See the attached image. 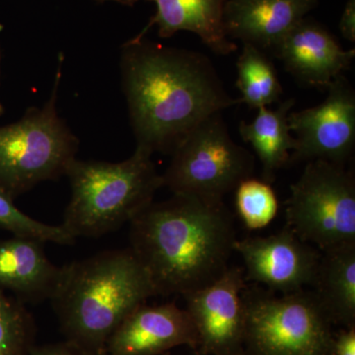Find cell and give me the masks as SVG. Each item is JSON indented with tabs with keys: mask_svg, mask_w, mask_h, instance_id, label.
<instances>
[{
	"mask_svg": "<svg viewBox=\"0 0 355 355\" xmlns=\"http://www.w3.org/2000/svg\"><path fill=\"white\" fill-rule=\"evenodd\" d=\"M121 81L137 148L170 154L198 125L239 104L203 53L144 38L121 46Z\"/></svg>",
	"mask_w": 355,
	"mask_h": 355,
	"instance_id": "1",
	"label": "cell"
},
{
	"mask_svg": "<svg viewBox=\"0 0 355 355\" xmlns=\"http://www.w3.org/2000/svg\"><path fill=\"white\" fill-rule=\"evenodd\" d=\"M130 225V249L156 295L183 296L209 286L226 272L234 252V221L223 202L173 193L151 202Z\"/></svg>",
	"mask_w": 355,
	"mask_h": 355,
	"instance_id": "2",
	"label": "cell"
},
{
	"mask_svg": "<svg viewBox=\"0 0 355 355\" xmlns=\"http://www.w3.org/2000/svg\"><path fill=\"white\" fill-rule=\"evenodd\" d=\"M155 295L148 273L128 248L62 266L51 301L67 342L101 355L121 322Z\"/></svg>",
	"mask_w": 355,
	"mask_h": 355,
	"instance_id": "3",
	"label": "cell"
},
{
	"mask_svg": "<svg viewBox=\"0 0 355 355\" xmlns=\"http://www.w3.org/2000/svg\"><path fill=\"white\" fill-rule=\"evenodd\" d=\"M65 176L71 196L62 225L76 239L100 237L130 223L163 187L153 155L139 148L118 163L76 158Z\"/></svg>",
	"mask_w": 355,
	"mask_h": 355,
	"instance_id": "4",
	"label": "cell"
},
{
	"mask_svg": "<svg viewBox=\"0 0 355 355\" xmlns=\"http://www.w3.org/2000/svg\"><path fill=\"white\" fill-rule=\"evenodd\" d=\"M62 62L43 108L34 107L17 123L0 128V191L11 200L64 176L76 159L78 139L57 111Z\"/></svg>",
	"mask_w": 355,
	"mask_h": 355,
	"instance_id": "5",
	"label": "cell"
},
{
	"mask_svg": "<svg viewBox=\"0 0 355 355\" xmlns=\"http://www.w3.org/2000/svg\"><path fill=\"white\" fill-rule=\"evenodd\" d=\"M246 352L251 355H330L331 322L313 291L275 296L243 291Z\"/></svg>",
	"mask_w": 355,
	"mask_h": 355,
	"instance_id": "6",
	"label": "cell"
},
{
	"mask_svg": "<svg viewBox=\"0 0 355 355\" xmlns=\"http://www.w3.org/2000/svg\"><path fill=\"white\" fill-rule=\"evenodd\" d=\"M286 227L322 252L355 245V179L343 165L306 163L286 202Z\"/></svg>",
	"mask_w": 355,
	"mask_h": 355,
	"instance_id": "7",
	"label": "cell"
},
{
	"mask_svg": "<svg viewBox=\"0 0 355 355\" xmlns=\"http://www.w3.org/2000/svg\"><path fill=\"white\" fill-rule=\"evenodd\" d=\"M254 159L229 135L222 113L198 125L172 154L163 187L176 195L222 202L243 180L252 177Z\"/></svg>",
	"mask_w": 355,
	"mask_h": 355,
	"instance_id": "8",
	"label": "cell"
},
{
	"mask_svg": "<svg viewBox=\"0 0 355 355\" xmlns=\"http://www.w3.org/2000/svg\"><path fill=\"white\" fill-rule=\"evenodd\" d=\"M327 91L328 96L322 104L289 113V130L296 135L289 164L322 160L345 166L354 153V88L345 76H340Z\"/></svg>",
	"mask_w": 355,
	"mask_h": 355,
	"instance_id": "9",
	"label": "cell"
},
{
	"mask_svg": "<svg viewBox=\"0 0 355 355\" xmlns=\"http://www.w3.org/2000/svg\"><path fill=\"white\" fill-rule=\"evenodd\" d=\"M244 270L229 266L209 286L183 295L198 336L200 354H246Z\"/></svg>",
	"mask_w": 355,
	"mask_h": 355,
	"instance_id": "10",
	"label": "cell"
},
{
	"mask_svg": "<svg viewBox=\"0 0 355 355\" xmlns=\"http://www.w3.org/2000/svg\"><path fill=\"white\" fill-rule=\"evenodd\" d=\"M234 252L244 261L246 282L263 284L282 294L312 286L321 259L287 227L268 237L236 239Z\"/></svg>",
	"mask_w": 355,
	"mask_h": 355,
	"instance_id": "11",
	"label": "cell"
},
{
	"mask_svg": "<svg viewBox=\"0 0 355 355\" xmlns=\"http://www.w3.org/2000/svg\"><path fill=\"white\" fill-rule=\"evenodd\" d=\"M198 349L189 313L175 302L142 304L114 330L105 345L107 355H163L174 347Z\"/></svg>",
	"mask_w": 355,
	"mask_h": 355,
	"instance_id": "12",
	"label": "cell"
},
{
	"mask_svg": "<svg viewBox=\"0 0 355 355\" xmlns=\"http://www.w3.org/2000/svg\"><path fill=\"white\" fill-rule=\"evenodd\" d=\"M273 53L296 80L322 90L343 76L355 58L354 49L343 50L324 26L306 18L282 39Z\"/></svg>",
	"mask_w": 355,
	"mask_h": 355,
	"instance_id": "13",
	"label": "cell"
},
{
	"mask_svg": "<svg viewBox=\"0 0 355 355\" xmlns=\"http://www.w3.org/2000/svg\"><path fill=\"white\" fill-rule=\"evenodd\" d=\"M319 0H226L223 25L229 39L273 51L318 6Z\"/></svg>",
	"mask_w": 355,
	"mask_h": 355,
	"instance_id": "14",
	"label": "cell"
},
{
	"mask_svg": "<svg viewBox=\"0 0 355 355\" xmlns=\"http://www.w3.org/2000/svg\"><path fill=\"white\" fill-rule=\"evenodd\" d=\"M116 2L132 6L140 0H96ZM157 7L155 15L135 38H144L150 28L156 26L161 38H170L180 31L198 35L212 53L228 55L237 51V44L226 35L223 25L226 0H146Z\"/></svg>",
	"mask_w": 355,
	"mask_h": 355,
	"instance_id": "15",
	"label": "cell"
},
{
	"mask_svg": "<svg viewBox=\"0 0 355 355\" xmlns=\"http://www.w3.org/2000/svg\"><path fill=\"white\" fill-rule=\"evenodd\" d=\"M43 245L17 236L0 241V289L12 292L23 303L51 300L62 268L46 258Z\"/></svg>",
	"mask_w": 355,
	"mask_h": 355,
	"instance_id": "16",
	"label": "cell"
},
{
	"mask_svg": "<svg viewBox=\"0 0 355 355\" xmlns=\"http://www.w3.org/2000/svg\"><path fill=\"white\" fill-rule=\"evenodd\" d=\"M331 324L345 328L355 323V245L321 254L312 284Z\"/></svg>",
	"mask_w": 355,
	"mask_h": 355,
	"instance_id": "17",
	"label": "cell"
},
{
	"mask_svg": "<svg viewBox=\"0 0 355 355\" xmlns=\"http://www.w3.org/2000/svg\"><path fill=\"white\" fill-rule=\"evenodd\" d=\"M294 104V99H288L275 110L263 107L253 121L240 123V135L253 147L261 164L263 180L270 184L275 181V173L280 168L289 165L291 154L296 146L288 127V114Z\"/></svg>",
	"mask_w": 355,
	"mask_h": 355,
	"instance_id": "18",
	"label": "cell"
},
{
	"mask_svg": "<svg viewBox=\"0 0 355 355\" xmlns=\"http://www.w3.org/2000/svg\"><path fill=\"white\" fill-rule=\"evenodd\" d=\"M237 71L236 86L242 94L240 103L259 110L279 101L282 86L277 69L265 51L244 44L238 58Z\"/></svg>",
	"mask_w": 355,
	"mask_h": 355,
	"instance_id": "19",
	"label": "cell"
},
{
	"mask_svg": "<svg viewBox=\"0 0 355 355\" xmlns=\"http://www.w3.org/2000/svg\"><path fill=\"white\" fill-rule=\"evenodd\" d=\"M35 334L24 303L0 289V355H27L35 345Z\"/></svg>",
	"mask_w": 355,
	"mask_h": 355,
	"instance_id": "20",
	"label": "cell"
},
{
	"mask_svg": "<svg viewBox=\"0 0 355 355\" xmlns=\"http://www.w3.org/2000/svg\"><path fill=\"white\" fill-rule=\"evenodd\" d=\"M238 216L249 230L265 228L277 216L279 200L270 183L249 177L235 189Z\"/></svg>",
	"mask_w": 355,
	"mask_h": 355,
	"instance_id": "21",
	"label": "cell"
},
{
	"mask_svg": "<svg viewBox=\"0 0 355 355\" xmlns=\"http://www.w3.org/2000/svg\"><path fill=\"white\" fill-rule=\"evenodd\" d=\"M0 227L13 236L29 238L42 243H55L64 246L74 245L76 239L60 225H49L33 219L14 205L13 200L0 191Z\"/></svg>",
	"mask_w": 355,
	"mask_h": 355,
	"instance_id": "22",
	"label": "cell"
},
{
	"mask_svg": "<svg viewBox=\"0 0 355 355\" xmlns=\"http://www.w3.org/2000/svg\"><path fill=\"white\" fill-rule=\"evenodd\" d=\"M330 355H355V326L333 335Z\"/></svg>",
	"mask_w": 355,
	"mask_h": 355,
	"instance_id": "23",
	"label": "cell"
},
{
	"mask_svg": "<svg viewBox=\"0 0 355 355\" xmlns=\"http://www.w3.org/2000/svg\"><path fill=\"white\" fill-rule=\"evenodd\" d=\"M27 355H92L69 342L53 345H36L30 349Z\"/></svg>",
	"mask_w": 355,
	"mask_h": 355,
	"instance_id": "24",
	"label": "cell"
},
{
	"mask_svg": "<svg viewBox=\"0 0 355 355\" xmlns=\"http://www.w3.org/2000/svg\"><path fill=\"white\" fill-rule=\"evenodd\" d=\"M340 33L349 42L355 41V0H349L345 4L340 21Z\"/></svg>",
	"mask_w": 355,
	"mask_h": 355,
	"instance_id": "25",
	"label": "cell"
},
{
	"mask_svg": "<svg viewBox=\"0 0 355 355\" xmlns=\"http://www.w3.org/2000/svg\"><path fill=\"white\" fill-rule=\"evenodd\" d=\"M2 112H3V108H2L1 104H0V114H2Z\"/></svg>",
	"mask_w": 355,
	"mask_h": 355,
	"instance_id": "26",
	"label": "cell"
},
{
	"mask_svg": "<svg viewBox=\"0 0 355 355\" xmlns=\"http://www.w3.org/2000/svg\"><path fill=\"white\" fill-rule=\"evenodd\" d=\"M101 355H107V354H101ZM163 355H169V354H163Z\"/></svg>",
	"mask_w": 355,
	"mask_h": 355,
	"instance_id": "27",
	"label": "cell"
},
{
	"mask_svg": "<svg viewBox=\"0 0 355 355\" xmlns=\"http://www.w3.org/2000/svg\"><path fill=\"white\" fill-rule=\"evenodd\" d=\"M196 355H200V354H196Z\"/></svg>",
	"mask_w": 355,
	"mask_h": 355,
	"instance_id": "28",
	"label": "cell"
}]
</instances>
